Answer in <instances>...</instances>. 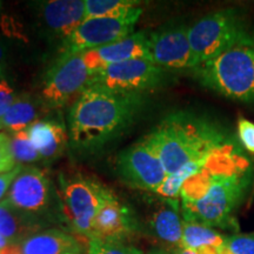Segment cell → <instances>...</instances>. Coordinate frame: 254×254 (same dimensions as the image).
Returning a JSON list of instances; mask_svg holds the SVG:
<instances>
[{
    "mask_svg": "<svg viewBox=\"0 0 254 254\" xmlns=\"http://www.w3.org/2000/svg\"><path fill=\"white\" fill-rule=\"evenodd\" d=\"M152 62L163 68L193 69L196 63L185 25L153 32L148 36Z\"/></svg>",
    "mask_w": 254,
    "mask_h": 254,
    "instance_id": "cell-12",
    "label": "cell"
},
{
    "mask_svg": "<svg viewBox=\"0 0 254 254\" xmlns=\"http://www.w3.org/2000/svg\"><path fill=\"white\" fill-rule=\"evenodd\" d=\"M206 159L201 161H194V163L187 164L183 168H180L179 171H177L176 173L167 176L163 185L155 190V193L168 200H177L180 196V190H182L184 184L186 183L187 179L194 176L204 167Z\"/></svg>",
    "mask_w": 254,
    "mask_h": 254,
    "instance_id": "cell-23",
    "label": "cell"
},
{
    "mask_svg": "<svg viewBox=\"0 0 254 254\" xmlns=\"http://www.w3.org/2000/svg\"><path fill=\"white\" fill-rule=\"evenodd\" d=\"M15 167L11 146V136L0 133V174L12 171Z\"/></svg>",
    "mask_w": 254,
    "mask_h": 254,
    "instance_id": "cell-28",
    "label": "cell"
},
{
    "mask_svg": "<svg viewBox=\"0 0 254 254\" xmlns=\"http://www.w3.org/2000/svg\"><path fill=\"white\" fill-rule=\"evenodd\" d=\"M6 199L39 226L38 218L45 213L50 204V180L46 173L37 167L23 168L9 187Z\"/></svg>",
    "mask_w": 254,
    "mask_h": 254,
    "instance_id": "cell-11",
    "label": "cell"
},
{
    "mask_svg": "<svg viewBox=\"0 0 254 254\" xmlns=\"http://www.w3.org/2000/svg\"><path fill=\"white\" fill-rule=\"evenodd\" d=\"M14 91L6 80H0V119L14 101Z\"/></svg>",
    "mask_w": 254,
    "mask_h": 254,
    "instance_id": "cell-29",
    "label": "cell"
},
{
    "mask_svg": "<svg viewBox=\"0 0 254 254\" xmlns=\"http://www.w3.org/2000/svg\"><path fill=\"white\" fill-rule=\"evenodd\" d=\"M166 79L165 68L146 59H133L113 64L94 74L93 84L113 91L140 93L159 87Z\"/></svg>",
    "mask_w": 254,
    "mask_h": 254,
    "instance_id": "cell-9",
    "label": "cell"
},
{
    "mask_svg": "<svg viewBox=\"0 0 254 254\" xmlns=\"http://www.w3.org/2000/svg\"><path fill=\"white\" fill-rule=\"evenodd\" d=\"M192 71L208 90L231 100L254 103V44L232 49Z\"/></svg>",
    "mask_w": 254,
    "mask_h": 254,
    "instance_id": "cell-5",
    "label": "cell"
},
{
    "mask_svg": "<svg viewBox=\"0 0 254 254\" xmlns=\"http://www.w3.org/2000/svg\"><path fill=\"white\" fill-rule=\"evenodd\" d=\"M144 140L155 151L167 176H171L187 164L205 160L238 139L214 120L178 112L164 119Z\"/></svg>",
    "mask_w": 254,
    "mask_h": 254,
    "instance_id": "cell-3",
    "label": "cell"
},
{
    "mask_svg": "<svg viewBox=\"0 0 254 254\" xmlns=\"http://www.w3.org/2000/svg\"><path fill=\"white\" fill-rule=\"evenodd\" d=\"M204 194L192 202H182L184 220L212 228L238 230L236 213L254 186V163L239 140L208 155L200 170Z\"/></svg>",
    "mask_w": 254,
    "mask_h": 254,
    "instance_id": "cell-1",
    "label": "cell"
},
{
    "mask_svg": "<svg viewBox=\"0 0 254 254\" xmlns=\"http://www.w3.org/2000/svg\"><path fill=\"white\" fill-rule=\"evenodd\" d=\"M148 32L132 33L125 39L98 49L82 52V60L92 73H97L107 66L133 59L151 60L148 46Z\"/></svg>",
    "mask_w": 254,
    "mask_h": 254,
    "instance_id": "cell-14",
    "label": "cell"
},
{
    "mask_svg": "<svg viewBox=\"0 0 254 254\" xmlns=\"http://www.w3.org/2000/svg\"><path fill=\"white\" fill-rule=\"evenodd\" d=\"M141 12L136 7L123 17L87 19L63 41V53H82L125 39L133 33Z\"/></svg>",
    "mask_w": 254,
    "mask_h": 254,
    "instance_id": "cell-8",
    "label": "cell"
},
{
    "mask_svg": "<svg viewBox=\"0 0 254 254\" xmlns=\"http://www.w3.org/2000/svg\"><path fill=\"white\" fill-rule=\"evenodd\" d=\"M87 252L88 254H138L123 244L105 243L97 239H88Z\"/></svg>",
    "mask_w": 254,
    "mask_h": 254,
    "instance_id": "cell-26",
    "label": "cell"
},
{
    "mask_svg": "<svg viewBox=\"0 0 254 254\" xmlns=\"http://www.w3.org/2000/svg\"><path fill=\"white\" fill-rule=\"evenodd\" d=\"M8 247V243L7 240L5 239L4 237H2V234L0 233V252H2V251L6 250Z\"/></svg>",
    "mask_w": 254,
    "mask_h": 254,
    "instance_id": "cell-32",
    "label": "cell"
},
{
    "mask_svg": "<svg viewBox=\"0 0 254 254\" xmlns=\"http://www.w3.org/2000/svg\"><path fill=\"white\" fill-rule=\"evenodd\" d=\"M138 230L134 214L117 196L111 194L95 215L88 239H97L105 243L123 244L128 240Z\"/></svg>",
    "mask_w": 254,
    "mask_h": 254,
    "instance_id": "cell-13",
    "label": "cell"
},
{
    "mask_svg": "<svg viewBox=\"0 0 254 254\" xmlns=\"http://www.w3.org/2000/svg\"><path fill=\"white\" fill-rule=\"evenodd\" d=\"M62 189L73 228L88 239L95 215L111 192L100 183L82 176L62 177Z\"/></svg>",
    "mask_w": 254,
    "mask_h": 254,
    "instance_id": "cell-7",
    "label": "cell"
},
{
    "mask_svg": "<svg viewBox=\"0 0 254 254\" xmlns=\"http://www.w3.org/2000/svg\"><path fill=\"white\" fill-rule=\"evenodd\" d=\"M26 131L41 158L59 157L67 146L65 127L57 122H36Z\"/></svg>",
    "mask_w": 254,
    "mask_h": 254,
    "instance_id": "cell-17",
    "label": "cell"
},
{
    "mask_svg": "<svg viewBox=\"0 0 254 254\" xmlns=\"http://www.w3.org/2000/svg\"><path fill=\"white\" fill-rule=\"evenodd\" d=\"M226 237L199 222L183 220L182 247L195 254H221Z\"/></svg>",
    "mask_w": 254,
    "mask_h": 254,
    "instance_id": "cell-18",
    "label": "cell"
},
{
    "mask_svg": "<svg viewBox=\"0 0 254 254\" xmlns=\"http://www.w3.org/2000/svg\"><path fill=\"white\" fill-rule=\"evenodd\" d=\"M196 66L236 47L254 44V31L239 9L230 7L206 14L189 27Z\"/></svg>",
    "mask_w": 254,
    "mask_h": 254,
    "instance_id": "cell-4",
    "label": "cell"
},
{
    "mask_svg": "<svg viewBox=\"0 0 254 254\" xmlns=\"http://www.w3.org/2000/svg\"><path fill=\"white\" fill-rule=\"evenodd\" d=\"M43 23L53 37L63 41L71 37L85 21L84 0H53L40 6Z\"/></svg>",
    "mask_w": 254,
    "mask_h": 254,
    "instance_id": "cell-15",
    "label": "cell"
},
{
    "mask_svg": "<svg viewBox=\"0 0 254 254\" xmlns=\"http://www.w3.org/2000/svg\"><path fill=\"white\" fill-rule=\"evenodd\" d=\"M21 170H23L21 166H15L12 171L0 174V199L5 195V193L7 192V190L13 184L15 178L19 176Z\"/></svg>",
    "mask_w": 254,
    "mask_h": 254,
    "instance_id": "cell-30",
    "label": "cell"
},
{
    "mask_svg": "<svg viewBox=\"0 0 254 254\" xmlns=\"http://www.w3.org/2000/svg\"><path fill=\"white\" fill-rule=\"evenodd\" d=\"M138 5L139 2L133 0H86L85 20L92 18L123 17L139 7Z\"/></svg>",
    "mask_w": 254,
    "mask_h": 254,
    "instance_id": "cell-22",
    "label": "cell"
},
{
    "mask_svg": "<svg viewBox=\"0 0 254 254\" xmlns=\"http://www.w3.org/2000/svg\"><path fill=\"white\" fill-rule=\"evenodd\" d=\"M172 254H195V253L190 250L183 249V247H178V249L174 251Z\"/></svg>",
    "mask_w": 254,
    "mask_h": 254,
    "instance_id": "cell-33",
    "label": "cell"
},
{
    "mask_svg": "<svg viewBox=\"0 0 254 254\" xmlns=\"http://www.w3.org/2000/svg\"><path fill=\"white\" fill-rule=\"evenodd\" d=\"M1 128H4V127H2V123H1V119H0V129Z\"/></svg>",
    "mask_w": 254,
    "mask_h": 254,
    "instance_id": "cell-36",
    "label": "cell"
},
{
    "mask_svg": "<svg viewBox=\"0 0 254 254\" xmlns=\"http://www.w3.org/2000/svg\"><path fill=\"white\" fill-rule=\"evenodd\" d=\"M0 254H15V253L13 252V250H12V247L8 246L7 249L2 251V252H0Z\"/></svg>",
    "mask_w": 254,
    "mask_h": 254,
    "instance_id": "cell-34",
    "label": "cell"
},
{
    "mask_svg": "<svg viewBox=\"0 0 254 254\" xmlns=\"http://www.w3.org/2000/svg\"><path fill=\"white\" fill-rule=\"evenodd\" d=\"M118 168L127 183L153 192L167 178L160 158L144 139L120 153Z\"/></svg>",
    "mask_w": 254,
    "mask_h": 254,
    "instance_id": "cell-10",
    "label": "cell"
},
{
    "mask_svg": "<svg viewBox=\"0 0 254 254\" xmlns=\"http://www.w3.org/2000/svg\"><path fill=\"white\" fill-rule=\"evenodd\" d=\"M173 200L155 209L150 218V227L159 240L168 245L182 247L183 220Z\"/></svg>",
    "mask_w": 254,
    "mask_h": 254,
    "instance_id": "cell-19",
    "label": "cell"
},
{
    "mask_svg": "<svg viewBox=\"0 0 254 254\" xmlns=\"http://www.w3.org/2000/svg\"><path fill=\"white\" fill-rule=\"evenodd\" d=\"M141 107L140 93L113 91L92 84L69 111L71 140L79 148L100 147L131 125Z\"/></svg>",
    "mask_w": 254,
    "mask_h": 254,
    "instance_id": "cell-2",
    "label": "cell"
},
{
    "mask_svg": "<svg viewBox=\"0 0 254 254\" xmlns=\"http://www.w3.org/2000/svg\"><path fill=\"white\" fill-rule=\"evenodd\" d=\"M237 128L240 145L251 154H254V123L240 117L238 119Z\"/></svg>",
    "mask_w": 254,
    "mask_h": 254,
    "instance_id": "cell-27",
    "label": "cell"
},
{
    "mask_svg": "<svg viewBox=\"0 0 254 254\" xmlns=\"http://www.w3.org/2000/svg\"><path fill=\"white\" fill-rule=\"evenodd\" d=\"M11 146L15 161H19V163H33L41 158L26 129L14 132L12 134Z\"/></svg>",
    "mask_w": 254,
    "mask_h": 254,
    "instance_id": "cell-24",
    "label": "cell"
},
{
    "mask_svg": "<svg viewBox=\"0 0 254 254\" xmlns=\"http://www.w3.org/2000/svg\"><path fill=\"white\" fill-rule=\"evenodd\" d=\"M221 254H254V233L227 236Z\"/></svg>",
    "mask_w": 254,
    "mask_h": 254,
    "instance_id": "cell-25",
    "label": "cell"
},
{
    "mask_svg": "<svg viewBox=\"0 0 254 254\" xmlns=\"http://www.w3.org/2000/svg\"><path fill=\"white\" fill-rule=\"evenodd\" d=\"M37 114V106L34 100L27 94H23L15 98L13 104L1 117L2 127L13 133L25 131L32 124L36 123Z\"/></svg>",
    "mask_w": 254,
    "mask_h": 254,
    "instance_id": "cell-21",
    "label": "cell"
},
{
    "mask_svg": "<svg viewBox=\"0 0 254 254\" xmlns=\"http://www.w3.org/2000/svg\"><path fill=\"white\" fill-rule=\"evenodd\" d=\"M11 247L15 254H84L74 237L56 228L38 231Z\"/></svg>",
    "mask_w": 254,
    "mask_h": 254,
    "instance_id": "cell-16",
    "label": "cell"
},
{
    "mask_svg": "<svg viewBox=\"0 0 254 254\" xmlns=\"http://www.w3.org/2000/svg\"><path fill=\"white\" fill-rule=\"evenodd\" d=\"M5 57H6V50H5V47L0 44V73H1V69H2V67H4Z\"/></svg>",
    "mask_w": 254,
    "mask_h": 254,
    "instance_id": "cell-31",
    "label": "cell"
},
{
    "mask_svg": "<svg viewBox=\"0 0 254 254\" xmlns=\"http://www.w3.org/2000/svg\"><path fill=\"white\" fill-rule=\"evenodd\" d=\"M94 73L86 67L82 53H62L49 69L41 94L51 107L64 106L93 84Z\"/></svg>",
    "mask_w": 254,
    "mask_h": 254,
    "instance_id": "cell-6",
    "label": "cell"
},
{
    "mask_svg": "<svg viewBox=\"0 0 254 254\" xmlns=\"http://www.w3.org/2000/svg\"><path fill=\"white\" fill-rule=\"evenodd\" d=\"M38 225L23 212L14 208L7 199L0 202V233L8 246L18 245L28 236L38 232Z\"/></svg>",
    "mask_w": 254,
    "mask_h": 254,
    "instance_id": "cell-20",
    "label": "cell"
},
{
    "mask_svg": "<svg viewBox=\"0 0 254 254\" xmlns=\"http://www.w3.org/2000/svg\"><path fill=\"white\" fill-rule=\"evenodd\" d=\"M147 254H168V253L163 252V251H152V252L147 253Z\"/></svg>",
    "mask_w": 254,
    "mask_h": 254,
    "instance_id": "cell-35",
    "label": "cell"
}]
</instances>
